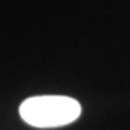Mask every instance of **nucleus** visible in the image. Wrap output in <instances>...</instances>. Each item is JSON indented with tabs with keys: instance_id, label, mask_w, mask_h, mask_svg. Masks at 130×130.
<instances>
[{
	"instance_id": "1",
	"label": "nucleus",
	"mask_w": 130,
	"mask_h": 130,
	"mask_svg": "<svg viewBox=\"0 0 130 130\" xmlns=\"http://www.w3.org/2000/svg\"><path fill=\"white\" fill-rule=\"evenodd\" d=\"M19 114L29 126L52 129L74 123L81 116V104L67 95H38L26 98Z\"/></svg>"
}]
</instances>
